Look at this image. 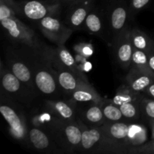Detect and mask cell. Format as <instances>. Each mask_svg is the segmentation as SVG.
<instances>
[{"label":"cell","mask_w":154,"mask_h":154,"mask_svg":"<svg viewBox=\"0 0 154 154\" xmlns=\"http://www.w3.org/2000/svg\"><path fill=\"white\" fill-rule=\"evenodd\" d=\"M0 22L3 28L8 32V34L11 39L26 45H32L34 43V35L31 30L26 29V27H25L22 23L17 20L13 14L8 17L1 19Z\"/></svg>","instance_id":"6da1fadb"},{"label":"cell","mask_w":154,"mask_h":154,"mask_svg":"<svg viewBox=\"0 0 154 154\" xmlns=\"http://www.w3.org/2000/svg\"><path fill=\"white\" fill-rule=\"evenodd\" d=\"M39 25L45 35L59 45L64 43L72 32L57 18L51 16H46L41 20Z\"/></svg>","instance_id":"7a4b0ae2"},{"label":"cell","mask_w":154,"mask_h":154,"mask_svg":"<svg viewBox=\"0 0 154 154\" xmlns=\"http://www.w3.org/2000/svg\"><path fill=\"white\" fill-rule=\"evenodd\" d=\"M110 23L114 31L119 32L124 29L127 20V2L126 0H111Z\"/></svg>","instance_id":"3957f363"},{"label":"cell","mask_w":154,"mask_h":154,"mask_svg":"<svg viewBox=\"0 0 154 154\" xmlns=\"http://www.w3.org/2000/svg\"><path fill=\"white\" fill-rule=\"evenodd\" d=\"M0 112L8 123L14 136L19 139L24 138L26 135L25 126L19 114L8 105H2L0 106Z\"/></svg>","instance_id":"277c9868"},{"label":"cell","mask_w":154,"mask_h":154,"mask_svg":"<svg viewBox=\"0 0 154 154\" xmlns=\"http://www.w3.org/2000/svg\"><path fill=\"white\" fill-rule=\"evenodd\" d=\"M129 90L135 93L147 90L154 82V76L139 69L132 68L127 78Z\"/></svg>","instance_id":"5b68a950"},{"label":"cell","mask_w":154,"mask_h":154,"mask_svg":"<svg viewBox=\"0 0 154 154\" xmlns=\"http://www.w3.org/2000/svg\"><path fill=\"white\" fill-rule=\"evenodd\" d=\"M35 84L38 90L45 95H52L57 89V81L52 74L45 69H38L34 76Z\"/></svg>","instance_id":"8992f818"},{"label":"cell","mask_w":154,"mask_h":154,"mask_svg":"<svg viewBox=\"0 0 154 154\" xmlns=\"http://www.w3.org/2000/svg\"><path fill=\"white\" fill-rule=\"evenodd\" d=\"M57 80L60 87L66 93L71 94L79 87L87 84L81 81L80 75L68 69L59 71L57 75Z\"/></svg>","instance_id":"52a82bcc"},{"label":"cell","mask_w":154,"mask_h":154,"mask_svg":"<svg viewBox=\"0 0 154 154\" xmlns=\"http://www.w3.org/2000/svg\"><path fill=\"white\" fill-rule=\"evenodd\" d=\"M134 48L129 38V32L126 33L124 37L120 39L117 48V59L120 66L123 68H128L132 64V54Z\"/></svg>","instance_id":"ba28073f"},{"label":"cell","mask_w":154,"mask_h":154,"mask_svg":"<svg viewBox=\"0 0 154 154\" xmlns=\"http://www.w3.org/2000/svg\"><path fill=\"white\" fill-rule=\"evenodd\" d=\"M91 0H74L75 6L70 15V24L74 28H79L87 18L90 11V4H87Z\"/></svg>","instance_id":"9c48e42d"},{"label":"cell","mask_w":154,"mask_h":154,"mask_svg":"<svg viewBox=\"0 0 154 154\" xmlns=\"http://www.w3.org/2000/svg\"><path fill=\"white\" fill-rule=\"evenodd\" d=\"M105 134L104 130H99L96 127H92L83 131L81 147L84 150H90L94 148L101 141Z\"/></svg>","instance_id":"30bf717a"},{"label":"cell","mask_w":154,"mask_h":154,"mask_svg":"<svg viewBox=\"0 0 154 154\" xmlns=\"http://www.w3.org/2000/svg\"><path fill=\"white\" fill-rule=\"evenodd\" d=\"M23 10L26 17L33 20H41L49 12V8L43 2L36 0L26 2Z\"/></svg>","instance_id":"8fae6325"},{"label":"cell","mask_w":154,"mask_h":154,"mask_svg":"<svg viewBox=\"0 0 154 154\" xmlns=\"http://www.w3.org/2000/svg\"><path fill=\"white\" fill-rule=\"evenodd\" d=\"M71 95L73 101L81 103L99 104L101 102L99 95L87 84L77 89Z\"/></svg>","instance_id":"7c38bea8"},{"label":"cell","mask_w":154,"mask_h":154,"mask_svg":"<svg viewBox=\"0 0 154 154\" xmlns=\"http://www.w3.org/2000/svg\"><path fill=\"white\" fill-rule=\"evenodd\" d=\"M103 130L105 137L116 141H122L129 136V126L123 122H113L111 124L107 125Z\"/></svg>","instance_id":"4fadbf2b"},{"label":"cell","mask_w":154,"mask_h":154,"mask_svg":"<svg viewBox=\"0 0 154 154\" xmlns=\"http://www.w3.org/2000/svg\"><path fill=\"white\" fill-rule=\"evenodd\" d=\"M129 38L134 49L141 50L148 54L154 47L148 36L143 32L138 29H134L129 32Z\"/></svg>","instance_id":"5bb4252c"},{"label":"cell","mask_w":154,"mask_h":154,"mask_svg":"<svg viewBox=\"0 0 154 154\" xmlns=\"http://www.w3.org/2000/svg\"><path fill=\"white\" fill-rule=\"evenodd\" d=\"M83 115L86 122L93 127L101 126L105 119L102 107H99L98 104H92L90 106L87 107Z\"/></svg>","instance_id":"9a60e30c"},{"label":"cell","mask_w":154,"mask_h":154,"mask_svg":"<svg viewBox=\"0 0 154 154\" xmlns=\"http://www.w3.org/2000/svg\"><path fill=\"white\" fill-rule=\"evenodd\" d=\"M82 132L79 126L73 123L66 125L63 129V138L72 147H81Z\"/></svg>","instance_id":"2e32d148"},{"label":"cell","mask_w":154,"mask_h":154,"mask_svg":"<svg viewBox=\"0 0 154 154\" xmlns=\"http://www.w3.org/2000/svg\"><path fill=\"white\" fill-rule=\"evenodd\" d=\"M51 110L60 118L66 121H72L75 117V109L69 104L62 102H51L49 103Z\"/></svg>","instance_id":"e0dca14e"},{"label":"cell","mask_w":154,"mask_h":154,"mask_svg":"<svg viewBox=\"0 0 154 154\" xmlns=\"http://www.w3.org/2000/svg\"><path fill=\"white\" fill-rule=\"evenodd\" d=\"M29 138L33 147L37 150H43L50 146L48 135L38 128H32L29 132Z\"/></svg>","instance_id":"ac0fdd59"},{"label":"cell","mask_w":154,"mask_h":154,"mask_svg":"<svg viewBox=\"0 0 154 154\" xmlns=\"http://www.w3.org/2000/svg\"><path fill=\"white\" fill-rule=\"evenodd\" d=\"M132 65L133 68L145 72L154 76V72L150 69L148 65V55L141 50L134 49L132 54Z\"/></svg>","instance_id":"d6986e66"},{"label":"cell","mask_w":154,"mask_h":154,"mask_svg":"<svg viewBox=\"0 0 154 154\" xmlns=\"http://www.w3.org/2000/svg\"><path fill=\"white\" fill-rule=\"evenodd\" d=\"M11 71L18 79L25 84L32 83V74L29 69L21 62H13L11 65Z\"/></svg>","instance_id":"ffe728a7"},{"label":"cell","mask_w":154,"mask_h":154,"mask_svg":"<svg viewBox=\"0 0 154 154\" xmlns=\"http://www.w3.org/2000/svg\"><path fill=\"white\" fill-rule=\"evenodd\" d=\"M57 57H58L60 63L63 66H66V69L72 71V72H75L77 75H80L79 71L78 70V67H77L75 59H74L73 56L70 54V52L67 49L63 48V46H60L57 49Z\"/></svg>","instance_id":"44dd1931"},{"label":"cell","mask_w":154,"mask_h":154,"mask_svg":"<svg viewBox=\"0 0 154 154\" xmlns=\"http://www.w3.org/2000/svg\"><path fill=\"white\" fill-rule=\"evenodd\" d=\"M21 81L11 72H5L2 75V84L5 90L10 93H15L20 90Z\"/></svg>","instance_id":"7402d4cb"},{"label":"cell","mask_w":154,"mask_h":154,"mask_svg":"<svg viewBox=\"0 0 154 154\" xmlns=\"http://www.w3.org/2000/svg\"><path fill=\"white\" fill-rule=\"evenodd\" d=\"M102 108L105 120L112 122V123L123 120V116L120 108L113 102L105 104L103 105V107L102 106Z\"/></svg>","instance_id":"603a6c76"},{"label":"cell","mask_w":154,"mask_h":154,"mask_svg":"<svg viewBox=\"0 0 154 154\" xmlns=\"http://www.w3.org/2000/svg\"><path fill=\"white\" fill-rule=\"evenodd\" d=\"M120 111L123 114V118L131 120H135L139 117L141 106L137 104V102H129L119 105Z\"/></svg>","instance_id":"cb8c5ba5"},{"label":"cell","mask_w":154,"mask_h":154,"mask_svg":"<svg viewBox=\"0 0 154 154\" xmlns=\"http://www.w3.org/2000/svg\"><path fill=\"white\" fill-rule=\"evenodd\" d=\"M85 25L88 31L91 33L97 34L102 31V23L100 17L94 11H90L85 20Z\"/></svg>","instance_id":"d4e9b609"},{"label":"cell","mask_w":154,"mask_h":154,"mask_svg":"<svg viewBox=\"0 0 154 154\" xmlns=\"http://www.w3.org/2000/svg\"><path fill=\"white\" fill-rule=\"evenodd\" d=\"M137 93H129L126 91H120V93H117V95L113 98L112 102L117 106L122 105L123 103L129 102H138V96H136Z\"/></svg>","instance_id":"484cf974"},{"label":"cell","mask_w":154,"mask_h":154,"mask_svg":"<svg viewBox=\"0 0 154 154\" xmlns=\"http://www.w3.org/2000/svg\"><path fill=\"white\" fill-rule=\"evenodd\" d=\"M141 111L143 112L147 118L151 120H154V99H144L140 103Z\"/></svg>","instance_id":"4316f807"},{"label":"cell","mask_w":154,"mask_h":154,"mask_svg":"<svg viewBox=\"0 0 154 154\" xmlns=\"http://www.w3.org/2000/svg\"><path fill=\"white\" fill-rule=\"evenodd\" d=\"M150 0H130V11H138L144 8Z\"/></svg>","instance_id":"83f0119b"},{"label":"cell","mask_w":154,"mask_h":154,"mask_svg":"<svg viewBox=\"0 0 154 154\" xmlns=\"http://www.w3.org/2000/svg\"><path fill=\"white\" fill-rule=\"evenodd\" d=\"M148 55V65L150 69L154 72V47L147 54Z\"/></svg>","instance_id":"f1b7e54d"},{"label":"cell","mask_w":154,"mask_h":154,"mask_svg":"<svg viewBox=\"0 0 154 154\" xmlns=\"http://www.w3.org/2000/svg\"><path fill=\"white\" fill-rule=\"evenodd\" d=\"M144 148L145 149L142 152H145V153H154V140L150 144H147Z\"/></svg>","instance_id":"f546056e"},{"label":"cell","mask_w":154,"mask_h":154,"mask_svg":"<svg viewBox=\"0 0 154 154\" xmlns=\"http://www.w3.org/2000/svg\"><path fill=\"white\" fill-rule=\"evenodd\" d=\"M147 93H148V94L154 99V82L147 87Z\"/></svg>","instance_id":"4dcf8cb0"},{"label":"cell","mask_w":154,"mask_h":154,"mask_svg":"<svg viewBox=\"0 0 154 154\" xmlns=\"http://www.w3.org/2000/svg\"><path fill=\"white\" fill-rule=\"evenodd\" d=\"M151 123V127H152V133H153V138H154V120L150 121Z\"/></svg>","instance_id":"1f68e13d"},{"label":"cell","mask_w":154,"mask_h":154,"mask_svg":"<svg viewBox=\"0 0 154 154\" xmlns=\"http://www.w3.org/2000/svg\"><path fill=\"white\" fill-rule=\"evenodd\" d=\"M72 1H74V0H72Z\"/></svg>","instance_id":"d6a6232c"}]
</instances>
